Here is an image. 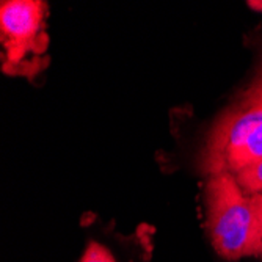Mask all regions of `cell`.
Listing matches in <instances>:
<instances>
[{
  "label": "cell",
  "instance_id": "obj_2",
  "mask_svg": "<svg viewBox=\"0 0 262 262\" xmlns=\"http://www.w3.org/2000/svg\"><path fill=\"white\" fill-rule=\"evenodd\" d=\"M47 5L39 0H5L0 7L2 68L5 74L33 77L49 63Z\"/></svg>",
  "mask_w": 262,
  "mask_h": 262
},
{
  "label": "cell",
  "instance_id": "obj_4",
  "mask_svg": "<svg viewBox=\"0 0 262 262\" xmlns=\"http://www.w3.org/2000/svg\"><path fill=\"white\" fill-rule=\"evenodd\" d=\"M262 160V123L254 126L226 154V171L237 174Z\"/></svg>",
  "mask_w": 262,
  "mask_h": 262
},
{
  "label": "cell",
  "instance_id": "obj_8",
  "mask_svg": "<svg viewBox=\"0 0 262 262\" xmlns=\"http://www.w3.org/2000/svg\"><path fill=\"white\" fill-rule=\"evenodd\" d=\"M254 196V203L259 212V219H260V237H259V248H257V256L262 257V195H253Z\"/></svg>",
  "mask_w": 262,
  "mask_h": 262
},
{
  "label": "cell",
  "instance_id": "obj_3",
  "mask_svg": "<svg viewBox=\"0 0 262 262\" xmlns=\"http://www.w3.org/2000/svg\"><path fill=\"white\" fill-rule=\"evenodd\" d=\"M262 123V110L237 104L228 108L212 127L201 156V170L210 176L226 171V154L247 132Z\"/></svg>",
  "mask_w": 262,
  "mask_h": 262
},
{
  "label": "cell",
  "instance_id": "obj_1",
  "mask_svg": "<svg viewBox=\"0 0 262 262\" xmlns=\"http://www.w3.org/2000/svg\"><path fill=\"white\" fill-rule=\"evenodd\" d=\"M206 212L215 251L229 260L257 256L260 219L254 196H248L232 173L210 176L206 187Z\"/></svg>",
  "mask_w": 262,
  "mask_h": 262
},
{
  "label": "cell",
  "instance_id": "obj_9",
  "mask_svg": "<svg viewBox=\"0 0 262 262\" xmlns=\"http://www.w3.org/2000/svg\"><path fill=\"white\" fill-rule=\"evenodd\" d=\"M248 5L256 10H262V2H248Z\"/></svg>",
  "mask_w": 262,
  "mask_h": 262
},
{
  "label": "cell",
  "instance_id": "obj_7",
  "mask_svg": "<svg viewBox=\"0 0 262 262\" xmlns=\"http://www.w3.org/2000/svg\"><path fill=\"white\" fill-rule=\"evenodd\" d=\"M80 262H116L112 256V253L101 244L91 242L88 248L85 250Z\"/></svg>",
  "mask_w": 262,
  "mask_h": 262
},
{
  "label": "cell",
  "instance_id": "obj_6",
  "mask_svg": "<svg viewBox=\"0 0 262 262\" xmlns=\"http://www.w3.org/2000/svg\"><path fill=\"white\" fill-rule=\"evenodd\" d=\"M241 104L262 110V68L259 71L257 77L253 80V83L248 86V90L242 94Z\"/></svg>",
  "mask_w": 262,
  "mask_h": 262
},
{
  "label": "cell",
  "instance_id": "obj_5",
  "mask_svg": "<svg viewBox=\"0 0 262 262\" xmlns=\"http://www.w3.org/2000/svg\"><path fill=\"white\" fill-rule=\"evenodd\" d=\"M234 176H235V181L239 182V185L247 193L257 195L262 190V160L247 170L239 171Z\"/></svg>",
  "mask_w": 262,
  "mask_h": 262
}]
</instances>
